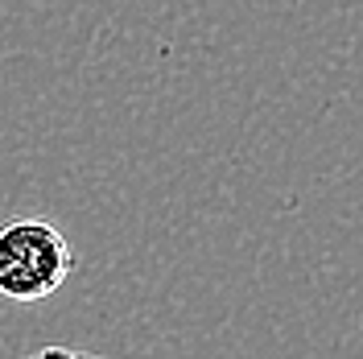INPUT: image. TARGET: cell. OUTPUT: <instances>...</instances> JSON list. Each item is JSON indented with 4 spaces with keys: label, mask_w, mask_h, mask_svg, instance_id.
Masks as SVG:
<instances>
[{
    "label": "cell",
    "mask_w": 363,
    "mask_h": 359,
    "mask_svg": "<svg viewBox=\"0 0 363 359\" xmlns=\"http://www.w3.org/2000/svg\"><path fill=\"white\" fill-rule=\"evenodd\" d=\"M74 252L62 227L50 219H13L0 227V297L9 302H45L67 285Z\"/></svg>",
    "instance_id": "1"
},
{
    "label": "cell",
    "mask_w": 363,
    "mask_h": 359,
    "mask_svg": "<svg viewBox=\"0 0 363 359\" xmlns=\"http://www.w3.org/2000/svg\"><path fill=\"white\" fill-rule=\"evenodd\" d=\"M21 359H108V355H95V351H83V347H67V343H45L38 351H29Z\"/></svg>",
    "instance_id": "2"
}]
</instances>
